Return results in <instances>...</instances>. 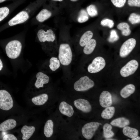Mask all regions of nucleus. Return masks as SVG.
<instances>
[{
	"label": "nucleus",
	"instance_id": "10",
	"mask_svg": "<svg viewBox=\"0 0 140 140\" xmlns=\"http://www.w3.org/2000/svg\"><path fill=\"white\" fill-rule=\"evenodd\" d=\"M106 65L104 59L102 57H98L95 58L87 68L88 71L90 73H95L102 70Z\"/></svg>",
	"mask_w": 140,
	"mask_h": 140
},
{
	"label": "nucleus",
	"instance_id": "3",
	"mask_svg": "<svg viewBox=\"0 0 140 140\" xmlns=\"http://www.w3.org/2000/svg\"><path fill=\"white\" fill-rule=\"evenodd\" d=\"M43 8L34 18V24L42 23L52 17L58 15L60 11V8L55 3L50 2L48 4H43Z\"/></svg>",
	"mask_w": 140,
	"mask_h": 140
},
{
	"label": "nucleus",
	"instance_id": "33",
	"mask_svg": "<svg viewBox=\"0 0 140 140\" xmlns=\"http://www.w3.org/2000/svg\"><path fill=\"white\" fill-rule=\"evenodd\" d=\"M100 24L102 26H107L110 28H112L114 27V23L113 21L111 19H105L101 21Z\"/></svg>",
	"mask_w": 140,
	"mask_h": 140
},
{
	"label": "nucleus",
	"instance_id": "37",
	"mask_svg": "<svg viewBox=\"0 0 140 140\" xmlns=\"http://www.w3.org/2000/svg\"><path fill=\"white\" fill-rule=\"evenodd\" d=\"M80 0H66V1H67L68 3L71 4H76Z\"/></svg>",
	"mask_w": 140,
	"mask_h": 140
},
{
	"label": "nucleus",
	"instance_id": "41",
	"mask_svg": "<svg viewBox=\"0 0 140 140\" xmlns=\"http://www.w3.org/2000/svg\"><path fill=\"white\" fill-rule=\"evenodd\" d=\"M6 0H0V3L3 2Z\"/></svg>",
	"mask_w": 140,
	"mask_h": 140
},
{
	"label": "nucleus",
	"instance_id": "26",
	"mask_svg": "<svg viewBox=\"0 0 140 140\" xmlns=\"http://www.w3.org/2000/svg\"><path fill=\"white\" fill-rule=\"evenodd\" d=\"M117 27L121 31L122 34L124 36H128L131 33L130 26L127 23L122 22L119 23L117 26Z\"/></svg>",
	"mask_w": 140,
	"mask_h": 140
},
{
	"label": "nucleus",
	"instance_id": "2",
	"mask_svg": "<svg viewBox=\"0 0 140 140\" xmlns=\"http://www.w3.org/2000/svg\"><path fill=\"white\" fill-rule=\"evenodd\" d=\"M46 0H37L31 3L8 22V26H12L26 22L37 10L43 5Z\"/></svg>",
	"mask_w": 140,
	"mask_h": 140
},
{
	"label": "nucleus",
	"instance_id": "19",
	"mask_svg": "<svg viewBox=\"0 0 140 140\" xmlns=\"http://www.w3.org/2000/svg\"><path fill=\"white\" fill-rule=\"evenodd\" d=\"M135 90V86L132 84H128L121 90L120 94L123 98H126L133 93Z\"/></svg>",
	"mask_w": 140,
	"mask_h": 140
},
{
	"label": "nucleus",
	"instance_id": "20",
	"mask_svg": "<svg viewBox=\"0 0 140 140\" xmlns=\"http://www.w3.org/2000/svg\"><path fill=\"white\" fill-rule=\"evenodd\" d=\"M48 96L46 94H42L33 97L31 100L33 103L37 106L44 104L48 100Z\"/></svg>",
	"mask_w": 140,
	"mask_h": 140
},
{
	"label": "nucleus",
	"instance_id": "34",
	"mask_svg": "<svg viewBox=\"0 0 140 140\" xmlns=\"http://www.w3.org/2000/svg\"><path fill=\"white\" fill-rule=\"evenodd\" d=\"M112 4L115 7L118 8L123 7L125 5L126 0H110Z\"/></svg>",
	"mask_w": 140,
	"mask_h": 140
},
{
	"label": "nucleus",
	"instance_id": "14",
	"mask_svg": "<svg viewBox=\"0 0 140 140\" xmlns=\"http://www.w3.org/2000/svg\"><path fill=\"white\" fill-rule=\"evenodd\" d=\"M59 108L62 114L67 116L71 117L74 114V110L72 107L65 101H63L60 103Z\"/></svg>",
	"mask_w": 140,
	"mask_h": 140
},
{
	"label": "nucleus",
	"instance_id": "16",
	"mask_svg": "<svg viewBox=\"0 0 140 140\" xmlns=\"http://www.w3.org/2000/svg\"><path fill=\"white\" fill-rule=\"evenodd\" d=\"M93 36V32L90 30H87L83 32L79 36L78 41L79 45L81 47H84L92 38Z\"/></svg>",
	"mask_w": 140,
	"mask_h": 140
},
{
	"label": "nucleus",
	"instance_id": "1",
	"mask_svg": "<svg viewBox=\"0 0 140 140\" xmlns=\"http://www.w3.org/2000/svg\"><path fill=\"white\" fill-rule=\"evenodd\" d=\"M36 33L38 41L45 48L50 49L56 48L57 37L55 29L41 23L38 24Z\"/></svg>",
	"mask_w": 140,
	"mask_h": 140
},
{
	"label": "nucleus",
	"instance_id": "8",
	"mask_svg": "<svg viewBox=\"0 0 140 140\" xmlns=\"http://www.w3.org/2000/svg\"><path fill=\"white\" fill-rule=\"evenodd\" d=\"M101 123L91 122L85 124L82 127L81 132L82 135L86 139L89 140L93 137Z\"/></svg>",
	"mask_w": 140,
	"mask_h": 140
},
{
	"label": "nucleus",
	"instance_id": "31",
	"mask_svg": "<svg viewBox=\"0 0 140 140\" xmlns=\"http://www.w3.org/2000/svg\"><path fill=\"white\" fill-rule=\"evenodd\" d=\"M87 11L88 14L92 17L96 16L98 14L97 8L93 4L88 6L87 7Z\"/></svg>",
	"mask_w": 140,
	"mask_h": 140
},
{
	"label": "nucleus",
	"instance_id": "28",
	"mask_svg": "<svg viewBox=\"0 0 140 140\" xmlns=\"http://www.w3.org/2000/svg\"><path fill=\"white\" fill-rule=\"evenodd\" d=\"M49 67L50 69L54 71L59 68L60 65V62L57 57H52L50 59Z\"/></svg>",
	"mask_w": 140,
	"mask_h": 140
},
{
	"label": "nucleus",
	"instance_id": "18",
	"mask_svg": "<svg viewBox=\"0 0 140 140\" xmlns=\"http://www.w3.org/2000/svg\"><path fill=\"white\" fill-rule=\"evenodd\" d=\"M35 128L34 126H23L21 129L23 134L22 139L23 140H27L32 136L35 131Z\"/></svg>",
	"mask_w": 140,
	"mask_h": 140
},
{
	"label": "nucleus",
	"instance_id": "35",
	"mask_svg": "<svg viewBox=\"0 0 140 140\" xmlns=\"http://www.w3.org/2000/svg\"><path fill=\"white\" fill-rule=\"evenodd\" d=\"M128 5L130 6L140 7V0H128Z\"/></svg>",
	"mask_w": 140,
	"mask_h": 140
},
{
	"label": "nucleus",
	"instance_id": "5",
	"mask_svg": "<svg viewBox=\"0 0 140 140\" xmlns=\"http://www.w3.org/2000/svg\"><path fill=\"white\" fill-rule=\"evenodd\" d=\"M22 48L21 42L17 40L9 41L6 45L5 50L8 57L11 59H15L20 55Z\"/></svg>",
	"mask_w": 140,
	"mask_h": 140
},
{
	"label": "nucleus",
	"instance_id": "38",
	"mask_svg": "<svg viewBox=\"0 0 140 140\" xmlns=\"http://www.w3.org/2000/svg\"><path fill=\"white\" fill-rule=\"evenodd\" d=\"M50 2H53L56 3V2H60V3H64V2L66 1V0H49Z\"/></svg>",
	"mask_w": 140,
	"mask_h": 140
},
{
	"label": "nucleus",
	"instance_id": "21",
	"mask_svg": "<svg viewBox=\"0 0 140 140\" xmlns=\"http://www.w3.org/2000/svg\"><path fill=\"white\" fill-rule=\"evenodd\" d=\"M110 124L114 126L123 128L129 125L130 121L125 118L121 117L113 120Z\"/></svg>",
	"mask_w": 140,
	"mask_h": 140
},
{
	"label": "nucleus",
	"instance_id": "9",
	"mask_svg": "<svg viewBox=\"0 0 140 140\" xmlns=\"http://www.w3.org/2000/svg\"><path fill=\"white\" fill-rule=\"evenodd\" d=\"M138 65V63L136 60H131L121 69V75L123 77H126L133 74L137 69Z\"/></svg>",
	"mask_w": 140,
	"mask_h": 140
},
{
	"label": "nucleus",
	"instance_id": "7",
	"mask_svg": "<svg viewBox=\"0 0 140 140\" xmlns=\"http://www.w3.org/2000/svg\"><path fill=\"white\" fill-rule=\"evenodd\" d=\"M13 104V99L9 93L5 90H0V108L8 110L12 108Z\"/></svg>",
	"mask_w": 140,
	"mask_h": 140
},
{
	"label": "nucleus",
	"instance_id": "22",
	"mask_svg": "<svg viewBox=\"0 0 140 140\" xmlns=\"http://www.w3.org/2000/svg\"><path fill=\"white\" fill-rule=\"evenodd\" d=\"M96 45V40L92 38L84 47L83 53L87 55L90 54L94 50Z\"/></svg>",
	"mask_w": 140,
	"mask_h": 140
},
{
	"label": "nucleus",
	"instance_id": "39",
	"mask_svg": "<svg viewBox=\"0 0 140 140\" xmlns=\"http://www.w3.org/2000/svg\"><path fill=\"white\" fill-rule=\"evenodd\" d=\"M131 140H140V138L139 136H137L135 137L132 138Z\"/></svg>",
	"mask_w": 140,
	"mask_h": 140
},
{
	"label": "nucleus",
	"instance_id": "13",
	"mask_svg": "<svg viewBox=\"0 0 140 140\" xmlns=\"http://www.w3.org/2000/svg\"><path fill=\"white\" fill-rule=\"evenodd\" d=\"M99 102L100 105L103 107L106 108L110 106L112 103L110 93L108 91H103L100 96Z\"/></svg>",
	"mask_w": 140,
	"mask_h": 140
},
{
	"label": "nucleus",
	"instance_id": "11",
	"mask_svg": "<svg viewBox=\"0 0 140 140\" xmlns=\"http://www.w3.org/2000/svg\"><path fill=\"white\" fill-rule=\"evenodd\" d=\"M136 43L134 38H130L125 41L122 45L120 51V55L122 58L125 57L132 51Z\"/></svg>",
	"mask_w": 140,
	"mask_h": 140
},
{
	"label": "nucleus",
	"instance_id": "23",
	"mask_svg": "<svg viewBox=\"0 0 140 140\" xmlns=\"http://www.w3.org/2000/svg\"><path fill=\"white\" fill-rule=\"evenodd\" d=\"M53 123L51 120H48L44 127V132L45 136L47 138L51 137L53 133Z\"/></svg>",
	"mask_w": 140,
	"mask_h": 140
},
{
	"label": "nucleus",
	"instance_id": "32",
	"mask_svg": "<svg viewBox=\"0 0 140 140\" xmlns=\"http://www.w3.org/2000/svg\"><path fill=\"white\" fill-rule=\"evenodd\" d=\"M129 21L132 24H135L140 22V16L134 13L131 14L129 18Z\"/></svg>",
	"mask_w": 140,
	"mask_h": 140
},
{
	"label": "nucleus",
	"instance_id": "12",
	"mask_svg": "<svg viewBox=\"0 0 140 140\" xmlns=\"http://www.w3.org/2000/svg\"><path fill=\"white\" fill-rule=\"evenodd\" d=\"M75 106L78 110L85 113H88L92 110V107L87 100L82 99L75 100L73 102Z\"/></svg>",
	"mask_w": 140,
	"mask_h": 140
},
{
	"label": "nucleus",
	"instance_id": "29",
	"mask_svg": "<svg viewBox=\"0 0 140 140\" xmlns=\"http://www.w3.org/2000/svg\"><path fill=\"white\" fill-rule=\"evenodd\" d=\"M111 126L109 124H105L103 127V135L104 137L109 138L111 137L114 135V133L111 131Z\"/></svg>",
	"mask_w": 140,
	"mask_h": 140
},
{
	"label": "nucleus",
	"instance_id": "27",
	"mask_svg": "<svg viewBox=\"0 0 140 140\" xmlns=\"http://www.w3.org/2000/svg\"><path fill=\"white\" fill-rule=\"evenodd\" d=\"M115 112V108L114 107H108L102 111L101 116L103 118L109 119L114 116Z\"/></svg>",
	"mask_w": 140,
	"mask_h": 140
},
{
	"label": "nucleus",
	"instance_id": "24",
	"mask_svg": "<svg viewBox=\"0 0 140 140\" xmlns=\"http://www.w3.org/2000/svg\"><path fill=\"white\" fill-rule=\"evenodd\" d=\"M123 132L125 136L131 138L137 136L138 134V131L136 129L127 126L124 127Z\"/></svg>",
	"mask_w": 140,
	"mask_h": 140
},
{
	"label": "nucleus",
	"instance_id": "4",
	"mask_svg": "<svg viewBox=\"0 0 140 140\" xmlns=\"http://www.w3.org/2000/svg\"><path fill=\"white\" fill-rule=\"evenodd\" d=\"M58 58L62 65L65 66L68 65L71 63L72 59V52L70 44L66 42H61L59 45Z\"/></svg>",
	"mask_w": 140,
	"mask_h": 140
},
{
	"label": "nucleus",
	"instance_id": "40",
	"mask_svg": "<svg viewBox=\"0 0 140 140\" xmlns=\"http://www.w3.org/2000/svg\"><path fill=\"white\" fill-rule=\"evenodd\" d=\"M3 68V64L2 60L0 59V71L2 70Z\"/></svg>",
	"mask_w": 140,
	"mask_h": 140
},
{
	"label": "nucleus",
	"instance_id": "36",
	"mask_svg": "<svg viewBox=\"0 0 140 140\" xmlns=\"http://www.w3.org/2000/svg\"><path fill=\"white\" fill-rule=\"evenodd\" d=\"M2 139L3 140H17V139L13 135L9 134L4 136Z\"/></svg>",
	"mask_w": 140,
	"mask_h": 140
},
{
	"label": "nucleus",
	"instance_id": "17",
	"mask_svg": "<svg viewBox=\"0 0 140 140\" xmlns=\"http://www.w3.org/2000/svg\"><path fill=\"white\" fill-rule=\"evenodd\" d=\"M17 124L15 120L12 119L6 120L0 124V131H8L14 128Z\"/></svg>",
	"mask_w": 140,
	"mask_h": 140
},
{
	"label": "nucleus",
	"instance_id": "30",
	"mask_svg": "<svg viewBox=\"0 0 140 140\" xmlns=\"http://www.w3.org/2000/svg\"><path fill=\"white\" fill-rule=\"evenodd\" d=\"M10 9L8 7L0 8V22L4 19L9 15Z\"/></svg>",
	"mask_w": 140,
	"mask_h": 140
},
{
	"label": "nucleus",
	"instance_id": "6",
	"mask_svg": "<svg viewBox=\"0 0 140 140\" xmlns=\"http://www.w3.org/2000/svg\"><path fill=\"white\" fill-rule=\"evenodd\" d=\"M94 85L93 80L88 76H84L76 81L74 85V88L77 91H84L92 88Z\"/></svg>",
	"mask_w": 140,
	"mask_h": 140
},
{
	"label": "nucleus",
	"instance_id": "15",
	"mask_svg": "<svg viewBox=\"0 0 140 140\" xmlns=\"http://www.w3.org/2000/svg\"><path fill=\"white\" fill-rule=\"evenodd\" d=\"M36 80L34 84L37 88L43 87L44 84L48 83L50 80L48 76L42 72L38 73L36 75Z\"/></svg>",
	"mask_w": 140,
	"mask_h": 140
},
{
	"label": "nucleus",
	"instance_id": "25",
	"mask_svg": "<svg viewBox=\"0 0 140 140\" xmlns=\"http://www.w3.org/2000/svg\"><path fill=\"white\" fill-rule=\"evenodd\" d=\"M77 16H75L74 19L79 23H82L87 21L89 19V17L87 13L84 9L80 10Z\"/></svg>",
	"mask_w": 140,
	"mask_h": 140
}]
</instances>
